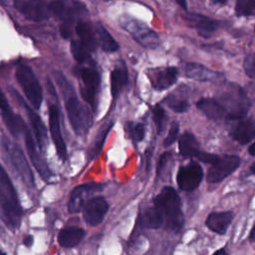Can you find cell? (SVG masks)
<instances>
[{
  "mask_svg": "<svg viewBox=\"0 0 255 255\" xmlns=\"http://www.w3.org/2000/svg\"><path fill=\"white\" fill-rule=\"evenodd\" d=\"M0 255H6V254H5V252H3V251L0 249Z\"/></svg>",
  "mask_w": 255,
  "mask_h": 255,
  "instance_id": "obj_48",
  "label": "cell"
},
{
  "mask_svg": "<svg viewBox=\"0 0 255 255\" xmlns=\"http://www.w3.org/2000/svg\"><path fill=\"white\" fill-rule=\"evenodd\" d=\"M19 100H20V102L22 103V105L25 107L26 112H27V114H28V118H29L31 127H32L33 131H34V135H35V138H36V143H37L38 146L42 149V148L45 146L46 140H47V129H46V127H45V125L43 124L41 118H40L32 109H30L29 107H27V106L21 101L20 98H19Z\"/></svg>",
  "mask_w": 255,
  "mask_h": 255,
  "instance_id": "obj_22",
  "label": "cell"
},
{
  "mask_svg": "<svg viewBox=\"0 0 255 255\" xmlns=\"http://www.w3.org/2000/svg\"><path fill=\"white\" fill-rule=\"evenodd\" d=\"M196 105L206 117L213 121H220L227 118L226 110L218 101L214 99H201Z\"/></svg>",
  "mask_w": 255,
  "mask_h": 255,
  "instance_id": "obj_21",
  "label": "cell"
},
{
  "mask_svg": "<svg viewBox=\"0 0 255 255\" xmlns=\"http://www.w3.org/2000/svg\"><path fill=\"white\" fill-rule=\"evenodd\" d=\"M60 31H61V35H62V37H63V38H65V39H68V38L70 37V35H71V30H70V27H69V25H68V24H64V25H62V26H61Z\"/></svg>",
  "mask_w": 255,
  "mask_h": 255,
  "instance_id": "obj_40",
  "label": "cell"
},
{
  "mask_svg": "<svg viewBox=\"0 0 255 255\" xmlns=\"http://www.w3.org/2000/svg\"><path fill=\"white\" fill-rule=\"evenodd\" d=\"M15 75L28 101L35 109H39L43 100V92L32 69L25 64H21L17 67Z\"/></svg>",
  "mask_w": 255,
  "mask_h": 255,
  "instance_id": "obj_3",
  "label": "cell"
},
{
  "mask_svg": "<svg viewBox=\"0 0 255 255\" xmlns=\"http://www.w3.org/2000/svg\"><path fill=\"white\" fill-rule=\"evenodd\" d=\"M234 217L232 211H220L212 212L206 218V226L213 232L218 234H224L231 224Z\"/></svg>",
  "mask_w": 255,
  "mask_h": 255,
  "instance_id": "obj_19",
  "label": "cell"
},
{
  "mask_svg": "<svg viewBox=\"0 0 255 255\" xmlns=\"http://www.w3.org/2000/svg\"><path fill=\"white\" fill-rule=\"evenodd\" d=\"M14 6L27 19L42 21L50 17L49 3L43 0H15Z\"/></svg>",
  "mask_w": 255,
  "mask_h": 255,
  "instance_id": "obj_11",
  "label": "cell"
},
{
  "mask_svg": "<svg viewBox=\"0 0 255 255\" xmlns=\"http://www.w3.org/2000/svg\"><path fill=\"white\" fill-rule=\"evenodd\" d=\"M49 7L52 15L65 21H72L87 12L85 5L75 0H55Z\"/></svg>",
  "mask_w": 255,
  "mask_h": 255,
  "instance_id": "obj_10",
  "label": "cell"
},
{
  "mask_svg": "<svg viewBox=\"0 0 255 255\" xmlns=\"http://www.w3.org/2000/svg\"><path fill=\"white\" fill-rule=\"evenodd\" d=\"M166 103L171 110L176 113H183L188 109V103L185 100H180L177 98L166 99Z\"/></svg>",
  "mask_w": 255,
  "mask_h": 255,
  "instance_id": "obj_33",
  "label": "cell"
},
{
  "mask_svg": "<svg viewBox=\"0 0 255 255\" xmlns=\"http://www.w3.org/2000/svg\"><path fill=\"white\" fill-rule=\"evenodd\" d=\"M235 10L238 16H251L254 14L255 2L254 0H236Z\"/></svg>",
  "mask_w": 255,
  "mask_h": 255,
  "instance_id": "obj_32",
  "label": "cell"
},
{
  "mask_svg": "<svg viewBox=\"0 0 255 255\" xmlns=\"http://www.w3.org/2000/svg\"><path fill=\"white\" fill-rule=\"evenodd\" d=\"M71 52L75 60H77L79 63H85L90 59V52L79 41L72 42Z\"/></svg>",
  "mask_w": 255,
  "mask_h": 255,
  "instance_id": "obj_31",
  "label": "cell"
},
{
  "mask_svg": "<svg viewBox=\"0 0 255 255\" xmlns=\"http://www.w3.org/2000/svg\"><path fill=\"white\" fill-rule=\"evenodd\" d=\"M96 36L98 45L106 52H115L119 49V45L116 40L112 37V35L106 30L105 27L99 25L96 29Z\"/></svg>",
  "mask_w": 255,
  "mask_h": 255,
  "instance_id": "obj_29",
  "label": "cell"
},
{
  "mask_svg": "<svg viewBox=\"0 0 255 255\" xmlns=\"http://www.w3.org/2000/svg\"><path fill=\"white\" fill-rule=\"evenodd\" d=\"M23 133H24L27 152H28V155H29L34 167L37 169V171L42 176V178H44L45 180L50 179V177L52 176V172H51L48 164L46 163L45 159L42 157L41 153L39 152L37 145H36V141L34 140L30 130L26 128L24 129Z\"/></svg>",
  "mask_w": 255,
  "mask_h": 255,
  "instance_id": "obj_15",
  "label": "cell"
},
{
  "mask_svg": "<svg viewBox=\"0 0 255 255\" xmlns=\"http://www.w3.org/2000/svg\"><path fill=\"white\" fill-rule=\"evenodd\" d=\"M240 165V158L237 155H223L211 164L207 172V181L217 183L233 173Z\"/></svg>",
  "mask_w": 255,
  "mask_h": 255,
  "instance_id": "obj_7",
  "label": "cell"
},
{
  "mask_svg": "<svg viewBox=\"0 0 255 255\" xmlns=\"http://www.w3.org/2000/svg\"><path fill=\"white\" fill-rule=\"evenodd\" d=\"M80 74L83 81V87L81 88L82 98L95 110L101 84L100 74L94 68H82Z\"/></svg>",
  "mask_w": 255,
  "mask_h": 255,
  "instance_id": "obj_6",
  "label": "cell"
},
{
  "mask_svg": "<svg viewBox=\"0 0 255 255\" xmlns=\"http://www.w3.org/2000/svg\"><path fill=\"white\" fill-rule=\"evenodd\" d=\"M128 83V70L124 64L117 66L111 72V93L114 99H117L121 91Z\"/></svg>",
  "mask_w": 255,
  "mask_h": 255,
  "instance_id": "obj_26",
  "label": "cell"
},
{
  "mask_svg": "<svg viewBox=\"0 0 255 255\" xmlns=\"http://www.w3.org/2000/svg\"><path fill=\"white\" fill-rule=\"evenodd\" d=\"M248 150H249V153H250L252 156H254V154H255V153H254V143H252V144L249 146V149H248Z\"/></svg>",
  "mask_w": 255,
  "mask_h": 255,
  "instance_id": "obj_45",
  "label": "cell"
},
{
  "mask_svg": "<svg viewBox=\"0 0 255 255\" xmlns=\"http://www.w3.org/2000/svg\"><path fill=\"white\" fill-rule=\"evenodd\" d=\"M85 236V230L80 227H68L58 234V242L62 247L71 248L78 245Z\"/></svg>",
  "mask_w": 255,
  "mask_h": 255,
  "instance_id": "obj_23",
  "label": "cell"
},
{
  "mask_svg": "<svg viewBox=\"0 0 255 255\" xmlns=\"http://www.w3.org/2000/svg\"><path fill=\"white\" fill-rule=\"evenodd\" d=\"M108 209L107 200L103 196H96L89 199L82 210L85 221L91 226H97L104 220Z\"/></svg>",
  "mask_w": 255,
  "mask_h": 255,
  "instance_id": "obj_13",
  "label": "cell"
},
{
  "mask_svg": "<svg viewBox=\"0 0 255 255\" xmlns=\"http://www.w3.org/2000/svg\"><path fill=\"white\" fill-rule=\"evenodd\" d=\"M104 187L102 183H84L77 187H75L70 195L69 203H68V210L70 213H78L80 212L86 202L88 201V198L94 194L95 192L101 190Z\"/></svg>",
  "mask_w": 255,
  "mask_h": 255,
  "instance_id": "obj_12",
  "label": "cell"
},
{
  "mask_svg": "<svg viewBox=\"0 0 255 255\" xmlns=\"http://www.w3.org/2000/svg\"><path fill=\"white\" fill-rule=\"evenodd\" d=\"M76 33L79 37V42L91 53L98 46L96 29L87 21H79L76 26Z\"/></svg>",
  "mask_w": 255,
  "mask_h": 255,
  "instance_id": "obj_20",
  "label": "cell"
},
{
  "mask_svg": "<svg viewBox=\"0 0 255 255\" xmlns=\"http://www.w3.org/2000/svg\"><path fill=\"white\" fill-rule=\"evenodd\" d=\"M130 132L135 141H140L144 137V126L142 124H135L130 128Z\"/></svg>",
  "mask_w": 255,
  "mask_h": 255,
  "instance_id": "obj_37",
  "label": "cell"
},
{
  "mask_svg": "<svg viewBox=\"0 0 255 255\" xmlns=\"http://www.w3.org/2000/svg\"><path fill=\"white\" fill-rule=\"evenodd\" d=\"M179 151L184 157H197L199 152V143L195 136L190 132H184L179 138Z\"/></svg>",
  "mask_w": 255,
  "mask_h": 255,
  "instance_id": "obj_27",
  "label": "cell"
},
{
  "mask_svg": "<svg viewBox=\"0 0 255 255\" xmlns=\"http://www.w3.org/2000/svg\"><path fill=\"white\" fill-rule=\"evenodd\" d=\"M184 72L188 78L194 79L196 81H201V82L214 81L219 77L216 72L211 71L210 69L196 63L186 64L184 67Z\"/></svg>",
  "mask_w": 255,
  "mask_h": 255,
  "instance_id": "obj_25",
  "label": "cell"
},
{
  "mask_svg": "<svg viewBox=\"0 0 255 255\" xmlns=\"http://www.w3.org/2000/svg\"><path fill=\"white\" fill-rule=\"evenodd\" d=\"M212 255H228V253L226 252V250L224 248H222V249H219V250L215 251Z\"/></svg>",
  "mask_w": 255,
  "mask_h": 255,
  "instance_id": "obj_42",
  "label": "cell"
},
{
  "mask_svg": "<svg viewBox=\"0 0 255 255\" xmlns=\"http://www.w3.org/2000/svg\"><path fill=\"white\" fill-rule=\"evenodd\" d=\"M244 70L248 77L254 78L255 77V58L254 54L250 53L244 60Z\"/></svg>",
  "mask_w": 255,
  "mask_h": 255,
  "instance_id": "obj_35",
  "label": "cell"
},
{
  "mask_svg": "<svg viewBox=\"0 0 255 255\" xmlns=\"http://www.w3.org/2000/svg\"><path fill=\"white\" fill-rule=\"evenodd\" d=\"M0 205L4 219L11 228L19 226L22 209L12 181L0 163Z\"/></svg>",
  "mask_w": 255,
  "mask_h": 255,
  "instance_id": "obj_2",
  "label": "cell"
},
{
  "mask_svg": "<svg viewBox=\"0 0 255 255\" xmlns=\"http://www.w3.org/2000/svg\"><path fill=\"white\" fill-rule=\"evenodd\" d=\"M254 226L252 227V229H251V231H250V235H249V240L251 241V242H253L254 241Z\"/></svg>",
  "mask_w": 255,
  "mask_h": 255,
  "instance_id": "obj_44",
  "label": "cell"
},
{
  "mask_svg": "<svg viewBox=\"0 0 255 255\" xmlns=\"http://www.w3.org/2000/svg\"><path fill=\"white\" fill-rule=\"evenodd\" d=\"M179 5L180 7H182L183 9H186V0H175Z\"/></svg>",
  "mask_w": 255,
  "mask_h": 255,
  "instance_id": "obj_43",
  "label": "cell"
},
{
  "mask_svg": "<svg viewBox=\"0 0 255 255\" xmlns=\"http://www.w3.org/2000/svg\"><path fill=\"white\" fill-rule=\"evenodd\" d=\"M140 224L145 228H159L163 225V216L160 210L153 205L146 209L140 217Z\"/></svg>",
  "mask_w": 255,
  "mask_h": 255,
  "instance_id": "obj_28",
  "label": "cell"
},
{
  "mask_svg": "<svg viewBox=\"0 0 255 255\" xmlns=\"http://www.w3.org/2000/svg\"><path fill=\"white\" fill-rule=\"evenodd\" d=\"M203 178L202 167L195 161H191L179 168L176 176L177 184L184 191H191L198 187Z\"/></svg>",
  "mask_w": 255,
  "mask_h": 255,
  "instance_id": "obj_9",
  "label": "cell"
},
{
  "mask_svg": "<svg viewBox=\"0 0 255 255\" xmlns=\"http://www.w3.org/2000/svg\"><path fill=\"white\" fill-rule=\"evenodd\" d=\"M170 154H171L170 152H164V153H162L160 155V157L158 159V162H157V167H156V173H157L158 176L161 174L162 169L164 168L165 164L167 163V161H168V159L170 157Z\"/></svg>",
  "mask_w": 255,
  "mask_h": 255,
  "instance_id": "obj_39",
  "label": "cell"
},
{
  "mask_svg": "<svg viewBox=\"0 0 255 255\" xmlns=\"http://www.w3.org/2000/svg\"><path fill=\"white\" fill-rule=\"evenodd\" d=\"M0 112L6 127L8 128V129L13 135H18L20 132H23L24 129L27 128L22 118L14 114L6 96L4 95L1 89H0Z\"/></svg>",
  "mask_w": 255,
  "mask_h": 255,
  "instance_id": "obj_16",
  "label": "cell"
},
{
  "mask_svg": "<svg viewBox=\"0 0 255 255\" xmlns=\"http://www.w3.org/2000/svg\"><path fill=\"white\" fill-rule=\"evenodd\" d=\"M152 115H153V121L155 123L157 131L160 132L163 128V123H164V120H165V113H164V111L161 107L156 106L152 110Z\"/></svg>",
  "mask_w": 255,
  "mask_h": 255,
  "instance_id": "obj_34",
  "label": "cell"
},
{
  "mask_svg": "<svg viewBox=\"0 0 255 255\" xmlns=\"http://www.w3.org/2000/svg\"><path fill=\"white\" fill-rule=\"evenodd\" d=\"M66 111L72 128L79 135L85 134L92 126V116L89 110L80 103L76 96L66 100Z\"/></svg>",
  "mask_w": 255,
  "mask_h": 255,
  "instance_id": "obj_4",
  "label": "cell"
},
{
  "mask_svg": "<svg viewBox=\"0 0 255 255\" xmlns=\"http://www.w3.org/2000/svg\"><path fill=\"white\" fill-rule=\"evenodd\" d=\"M114 125V122L113 121H110L108 123H106L102 128L101 129L99 130L97 136L95 137V140L94 142L92 143L90 149H89V156L90 158H93L95 156H97L99 154V152L102 150V147L104 145V142H105V139L110 131V129L112 128Z\"/></svg>",
  "mask_w": 255,
  "mask_h": 255,
  "instance_id": "obj_30",
  "label": "cell"
},
{
  "mask_svg": "<svg viewBox=\"0 0 255 255\" xmlns=\"http://www.w3.org/2000/svg\"><path fill=\"white\" fill-rule=\"evenodd\" d=\"M182 18L189 27L195 29L203 37H209L218 28L217 21L200 14L186 13Z\"/></svg>",
  "mask_w": 255,
  "mask_h": 255,
  "instance_id": "obj_17",
  "label": "cell"
},
{
  "mask_svg": "<svg viewBox=\"0 0 255 255\" xmlns=\"http://www.w3.org/2000/svg\"><path fill=\"white\" fill-rule=\"evenodd\" d=\"M49 128L57 153L59 157L65 161L67 159V147L61 132L59 110L55 105H52L49 108Z\"/></svg>",
  "mask_w": 255,
  "mask_h": 255,
  "instance_id": "obj_14",
  "label": "cell"
},
{
  "mask_svg": "<svg viewBox=\"0 0 255 255\" xmlns=\"http://www.w3.org/2000/svg\"><path fill=\"white\" fill-rule=\"evenodd\" d=\"M218 155L213 154V153H208V152H204V151H200L199 154L197 155L196 158H198L199 160L206 162V163H214L217 159H218Z\"/></svg>",
  "mask_w": 255,
  "mask_h": 255,
  "instance_id": "obj_38",
  "label": "cell"
},
{
  "mask_svg": "<svg viewBox=\"0 0 255 255\" xmlns=\"http://www.w3.org/2000/svg\"><path fill=\"white\" fill-rule=\"evenodd\" d=\"M155 205L163 216V225L173 231H179L184 224V216L181 210V200L175 189L164 186L154 197Z\"/></svg>",
  "mask_w": 255,
  "mask_h": 255,
  "instance_id": "obj_1",
  "label": "cell"
},
{
  "mask_svg": "<svg viewBox=\"0 0 255 255\" xmlns=\"http://www.w3.org/2000/svg\"><path fill=\"white\" fill-rule=\"evenodd\" d=\"M122 26L133 37L141 46L153 49L158 45V37L155 32L149 29L145 24L136 19L126 18L121 20Z\"/></svg>",
  "mask_w": 255,
  "mask_h": 255,
  "instance_id": "obj_5",
  "label": "cell"
},
{
  "mask_svg": "<svg viewBox=\"0 0 255 255\" xmlns=\"http://www.w3.org/2000/svg\"><path fill=\"white\" fill-rule=\"evenodd\" d=\"M33 242H34V238L32 235H26L24 237V240H23V243L26 247H31L33 245Z\"/></svg>",
  "mask_w": 255,
  "mask_h": 255,
  "instance_id": "obj_41",
  "label": "cell"
},
{
  "mask_svg": "<svg viewBox=\"0 0 255 255\" xmlns=\"http://www.w3.org/2000/svg\"><path fill=\"white\" fill-rule=\"evenodd\" d=\"M254 165H255V164H254V163H252V165H251V168H250V169H251V172H252V173H254Z\"/></svg>",
  "mask_w": 255,
  "mask_h": 255,
  "instance_id": "obj_47",
  "label": "cell"
},
{
  "mask_svg": "<svg viewBox=\"0 0 255 255\" xmlns=\"http://www.w3.org/2000/svg\"><path fill=\"white\" fill-rule=\"evenodd\" d=\"M5 147L13 166L17 170L23 182L27 186L33 187L35 185L34 175L22 149L17 144H13V143L11 144L9 142L5 143Z\"/></svg>",
  "mask_w": 255,
  "mask_h": 255,
  "instance_id": "obj_8",
  "label": "cell"
},
{
  "mask_svg": "<svg viewBox=\"0 0 255 255\" xmlns=\"http://www.w3.org/2000/svg\"><path fill=\"white\" fill-rule=\"evenodd\" d=\"M212 1L215 3H219V4H224V3H226L227 0H212Z\"/></svg>",
  "mask_w": 255,
  "mask_h": 255,
  "instance_id": "obj_46",
  "label": "cell"
},
{
  "mask_svg": "<svg viewBox=\"0 0 255 255\" xmlns=\"http://www.w3.org/2000/svg\"><path fill=\"white\" fill-rule=\"evenodd\" d=\"M177 79V69L175 67H167L163 69L152 70L149 74L151 86L156 91H163L172 86Z\"/></svg>",
  "mask_w": 255,
  "mask_h": 255,
  "instance_id": "obj_18",
  "label": "cell"
},
{
  "mask_svg": "<svg viewBox=\"0 0 255 255\" xmlns=\"http://www.w3.org/2000/svg\"><path fill=\"white\" fill-rule=\"evenodd\" d=\"M178 131H179V126L177 123H172L170 128H169V131L167 133V136L165 137L164 139V142H163V145L165 147L171 145L177 138V134H178Z\"/></svg>",
  "mask_w": 255,
  "mask_h": 255,
  "instance_id": "obj_36",
  "label": "cell"
},
{
  "mask_svg": "<svg viewBox=\"0 0 255 255\" xmlns=\"http://www.w3.org/2000/svg\"><path fill=\"white\" fill-rule=\"evenodd\" d=\"M232 137L240 144H247L255 135V126L252 119L240 122L232 130Z\"/></svg>",
  "mask_w": 255,
  "mask_h": 255,
  "instance_id": "obj_24",
  "label": "cell"
}]
</instances>
